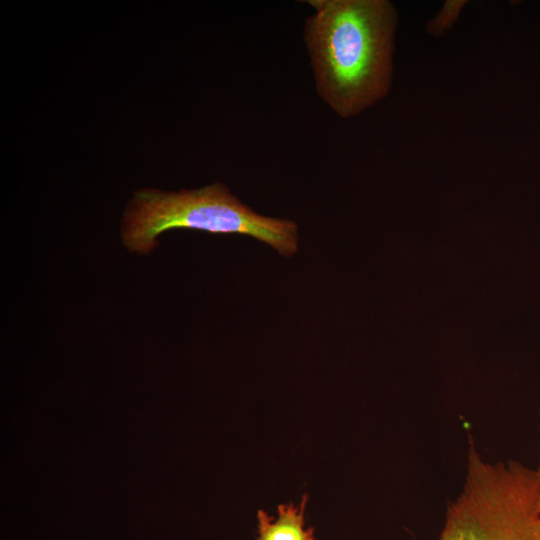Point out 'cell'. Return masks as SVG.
Masks as SVG:
<instances>
[{
  "label": "cell",
  "mask_w": 540,
  "mask_h": 540,
  "mask_svg": "<svg viewBox=\"0 0 540 540\" xmlns=\"http://www.w3.org/2000/svg\"><path fill=\"white\" fill-rule=\"evenodd\" d=\"M304 42L318 96L342 118L390 91L398 12L388 0H309Z\"/></svg>",
  "instance_id": "1"
},
{
  "label": "cell",
  "mask_w": 540,
  "mask_h": 540,
  "mask_svg": "<svg viewBox=\"0 0 540 540\" xmlns=\"http://www.w3.org/2000/svg\"><path fill=\"white\" fill-rule=\"evenodd\" d=\"M175 228L248 235L286 257L298 250L294 221L255 212L222 183L179 192L138 191L125 213L122 237L129 250L148 253L160 233Z\"/></svg>",
  "instance_id": "2"
},
{
  "label": "cell",
  "mask_w": 540,
  "mask_h": 540,
  "mask_svg": "<svg viewBox=\"0 0 540 540\" xmlns=\"http://www.w3.org/2000/svg\"><path fill=\"white\" fill-rule=\"evenodd\" d=\"M469 442L466 480L447 507L438 540H540L536 470L487 462Z\"/></svg>",
  "instance_id": "3"
},
{
  "label": "cell",
  "mask_w": 540,
  "mask_h": 540,
  "mask_svg": "<svg viewBox=\"0 0 540 540\" xmlns=\"http://www.w3.org/2000/svg\"><path fill=\"white\" fill-rule=\"evenodd\" d=\"M305 504L306 496L299 505L280 504L276 516L259 510L255 540H315L314 529L305 526Z\"/></svg>",
  "instance_id": "4"
},
{
  "label": "cell",
  "mask_w": 540,
  "mask_h": 540,
  "mask_svg": "<svg viewBox=\"0 0 540 540\" xmlns=\"http://www.w3.org/2000/svg\"><path fill=\"white\" fill-rule=\"evenodd\" d=\"M466 0H447L437 14L426 24V32L435 37L445 35L458 20Z\"/></svg>",
  "instance_id": "5"
},
{
  "label": "cell",
  "mask_w": 540,
  "mask_h": 540,
  "mask_svg": "<svg viewBox=\"0 0 540 540\" xmlns=\"http://www.w3.org/2000/svg\"><path fill=\"white\" fill-rule=\"evenodd\" d=\"M536 472H537V475H538V478H539V481H540V461H539V465L536 469Z\"/></svg>",
  "instance_id": "6"
},
{
  "label": "cell",
  "mask_w": 540,
  "mask_h": 540,
  "mask_svg": "<svg viewBox=\"0 0 540 540\" xmlns=\"http://www.w3.org/2000/svg\"><path fill=\"white\" fill-rule=\"evenodd\" d=\"M537 507H538V512H539V515H540V494L538 496Z\"/></svg>",
  "instance_id": "7"
}]
</instances>
